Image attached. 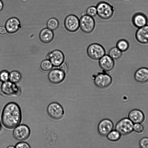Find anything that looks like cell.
I'll return each mask as SVG.
<instances>
[{
	"mask_svg": "<svg viewBox=\"0 0 148 148\" xmlns=\"http://www.w3.org/2000/svg\"><path fill=\"white\" fill-rule=\"evenodd\" d=\"M133 130L137 134H141L144 131L143 126L139 123H136L134 125Z\"/></svg>",
	"mask_w": 148,
	"mask_h": 148,
	"instance_id": "cell-29",
	"label": "cell"
},
{
	"mask_svg": "<svg viewBox=\"0 0 148 148\" xmlns=\"http://www.w3.org/2000/svg\"><path fill=\"white\" fill-rule=\"evenodd\" d=\"M22 76L20 73L16 71H14L9 73V80L12 82L16 84L21 80Z\"/></svg>",
	"mask_w": 148,
	"mask_h": 148,
	"instance_id": "cell-22",
	"label": "cell"
},
{
	"mask_svg": "<svg viewBox=\"0 0 148 148\" xmlns=\"http://www.w3.org/2000/svg\"><path fill=\"white\" fill-rule=\"evenodd\" d=\"M47 111L49 116L55 120H59L64 116V111L62 106L56 102H52L48 106Z\"/></svg>",
	"mask_w": 148,
	"mask_h": 148,
	"instance_id": "cell-5",
	"label": "cell"
},
{
	"mask_svg": "<svg viewBox=\"0 0 148 148\" xmlns=\"http://www.w3.org/2000/svg\"><path fill=\"white\" fill-rule=\"evenodd\" d=\"M3 4L2 1L0 0V12L3 9Z\"/></svg>",
	"mask_w": 148,
	"mask_h": 148,
	"instance_id": "cell-34",
	"label": "cell"
},
{
	"mask_svg": "<svg viewBox=\"0 0 148 148\" xmlns=\"http://www.w3.org/2000/svg\"><path fill=\"white\" fill-rule=\"evenodd\" d=\"M136 38L140 43L148 44V25L138 28L136 33Z\"/></svg>",
	"mask_w": 148,
	"mask_h": 148,
	"instance_id": "cell-16",
	"label": "cell"
},
{
	"mask_svg": "<svg viewBox=\"0 0 148 148\" xmlns=\"http://www.w3.org/2000/svg\"><path fill=\"white\" fill-rule=\"evenodd\" d=\"M21 27V23L17 18L13 17L9 18L6 22L5 27L9 33L16 32Z\"/></svg>",
	"mask_w": 148,
	"mask_h": 148,
	"instance_id": "cell-15",
	"label": "cell"
},
{
	"mask_svg": "<svg viewBox=\"0 0 148 148\" xmlns=\"http://www.w3.org/2000/svg\"><path fill=\"white\" fill-rule=\"evenodd\" d=\"M129 119L133 123H140L144 119V115L142 111L137 109L132 110L129 113Z\"/></svg>",
	"mask_w": 148,
	"mask_h": 148,
	"instance_id": "cell-20",
	"label": "cell"
},
{
	"mask_svg": "<svg viewBox=\"0 0 148 148\" xmlns=\"http://www.w3.org/2000/svg\"><path fill=\"white\" fill-rule=\"evenodd\" d=\"M134 77L135 80L140 83H145L148 82V68L142 67L138 69L135 72Z\"/></svg>",
	"mask_w": 148,
	"mask_h": 148,
	"instance_id": "cell-17",
	"label": "cell"
},
{
	"mask_svg": "<svg viewBox=\"0 0 148 148\" xmlns=\"http://www.w3.org/2000/svg\"><path fill=\"white\" fill-rule=\"evenodd\" d=\"M21 120V111L18 104L11 102L5 105L1 115V122L5 128L13 129L20 124Z\"/></svg>",
	"mask_w": 148,
	"mask_h": 148,
	"instance_id": "cell-1",
	"label": "cell"
},
{
	"mask_svg": "<svg viewBox=\"0 0 148 148\" xmlns=\"http://www.w3.org/2000/svg\"><path fill=\"white\" fill-rule=\"evenodd\" d=\"M86 14L89 16L93 17L97 15V11L96 6H91L86 10Z\"/></svg>",
	"mask_w": 148,
	"mask_h": 148,
	"instance_id": "cell-27",
	"label": "cell"
},
{
	"mask_svg": "<svg viewBox=\"0 0 148 148\" xmlns=\"http://www.w3.org/2000/svg\"><path fill=\"white\" fill-rule=\"evenodd\" d=\"M66 74L59 69L51 70L48 75V78L51 83L57 84L62 82L64 80Z\"/></svg>",
	"mask_w": 148,
	"mask_h": 148,
	"instance_id": "cell-14",
	"label": "cell"
},
{
	"mask_svg": "<svg viewBox=\"0 0 148 148\" xmlns=\"http://www.w3.org/2000/svg\"><path fill=\"white\" fill-rule=\"evenodd\" d=\"M96 6L97 15L101 19L108 20L112 17L114 13V8L110 3L101 1L98 2Z\"/></svg>",
	"mask_w": 148,
	"mask_h": 148,
	"instance_id": "cell-2",
	"label": "cell"
},
{
	"mask_svg": "<svg viewBox=\"0 0 148 148\" xmlns=\"http://www.w3.org/2000/svg\"><path fill=\"white\" fill-rule=\"evenodd\" d=\"M133 122L127 118H124L119 121L116 124L115 130L121 135H127L131 133L133 130Z\"/></svg>",
	"mask_w": 148,
	"mask_h": 148,
	"instance_id": "cell-9",
	"label": "cell"
},
{
	"mask_svg": "<svg viewBox=\"0 0 148 148\" xmlns=\"http://www.w3.org/2000/svg\"><path fill=\"white\" fill-rule=\"evenodd\" d=\"M140 147L142 148H148V138H144L140 141Z\"/></svg>",
	"mask_w": 148,
	"mask_h": 148,
	"instance_id": "cell-32",
	"label": "cell"
},
{
	"mask_svg": "<svg viewBox=\"0 0 148 148\" xmlns=\"http://www.w3.org/2000/svg\"><path fill=\"white\" fill-rule=\"evenodd\" d=\"M1 127V124L0 122V129Z\"/></svg>",
	"mask_w": 148,
	"mask_h": 148,
	"instance_id": "cell-36",
	"label": "cell"
},
{
	"mask_svg": "<svg viewBox=\"0 0 148 148\" xmlns=\"http://www.w3.org/2000/svg\"><path fill=\"white\" fill-rule=\"evenodd\" d=\"M8 32L5 27L0 26V35H6Z\"/></svg>",
	"mask_w": 148,
	"mask_h": 148,
	"instance_id": "cell-33",
	"label": "cell"
},
{
	"mask_svg": "<svg viewBox=\"0 0 148 148\" xmlns=\"http://www.w3.org/2000/svg\"><path fill=\"white\" fill-rule=\"evenodd\" d=\"M114 127L112 122L110 119H105L101 120L99 123L97 130L99 134L102 137L106 136Z\"/></svg>",
	"mask_w": 148,
	"mask_h": 148,
	"instance_id": "cell-12",
	"label": "cell"
},
{
	"mask_svg": "<svg viewBox=\"0 0 148 148\" xmlns=\"http://www.w3.org/2000/svg\"><path fill=\"white\" fill-rule=\"evenodd\" d=\"M46 58L50 61L53 66L57 67L64 62V56L61 51L55 50L48 53Z\"/></svg>",
	"mask_w": 148,
	"mask_h": 148,
	"instance_id": "cell-11",
	"label": "cell"
},
{
	"mask_svg": "<svg viewBox=\"0 0 148 148\" xmlns=\"http://www.w3.org/2000/svg\"><path fill=\"white\" fill-rule=\"evenodd\" d=\"M53 65L50 61L48 59L42 61L40 64L41 70L45 72L50 70L53 68Z\"/></svg>",
	"mask_w": 148,
	"mask_h": 148,
	"instance_id": "cell-26",
	"label": "cell"
},
{
	"mask_svg": "<svg viewBox=\"0 0 148 148\" xmlns=\"http://www.w3.org/2000/svg\"><path fill=\"white\" fill-rule=\"evenodd\" d=\"M94 82L97 88L104 89L108 87L111 84L112 79L111 76L107 73H99L92 76Z\"/></svg>",
	"mask_w": 148,
	"mask_h": 148,
	"instance_id": "cell-3",
	"label": "cell"
},
{
	"mask_svg": "<svg viewBox=\"0 0 148 148\" xmlns=\"http://www.w3.org/2000/svg\"><path fill=\"white\" fill-rule=\"evenodd\" d=\"M59 69L63 71L66 74H67L69 71V66L68 64L64 62L59 66Z\"/></svg>",
	"mask_w": 148,
	"mask_h": 148,
	"instance_id": "cell-31",
	"label": "cell"
},
{
	"mask_svg": "<svg viewBox=\"0 0 148 148\" xmlns=\"http://www.w3.org/2000/svg\"><path fill=\"white\" fill-rule=\"evenodd\" d=\"M79 20V27L83 32L89 34L93 31L95 26V21L93 17L84 14L81 16Z\"/></svg>",
	"mask_w": 148,
	"mask_h": 148,
	"instance_id": "cell-6",
	"label": "cell"
},
{
	"mask_svg": "<svg viewBox=\"0 0 148 148\" xmlns=\"http://www.w3.org/2000/svg\"><path fill=\"white\" fill-rule=\"evenodd\" d=\"M64 25L68 31L70 32H75L79 27V19L75 15H69L64 19Z\"/></svg>",
	"mask_w": 148,
	"mask_h": 148,
	"instance_id": "cell-10",
	"label": "cell"
},
{
	"mask_svg": "<svg viewBox=\"0 0 148 148\" xmlns=\"http://www.w3.org/2000/svg\"><path fill=\"white\" fill-rule=\"evenodd\" d=\"M54 34L52 30L48 28H45L40 32L39 37L40 40L45 43L51 42L54 38Z\"/></svg>",
	"mask_w": 148,
	"mask_h": 148,
	"instance_id": "cell-19",
	"label": "cell"
},
{
	"mask_svg": "<svg viewBox=\"0 0 148 148\" xmlns=\"http://www.w3.org/2000/svg\"><path fill=\"white\" fill-rule=\"evenodd\" d=\"M132 22L135 27L139 28L147 25L148 19L145 14L140 13H137L133 16Z\"/></svg>",
	"mask_w": 148,
	"mask_h": 148,
	"instance_id": "cell-18",
	"label": "cell"
},
{
	"mask_svg": "<svg viewBox=\"0 0 148 148\" xmlns=\"http://www.w3.org/2000/svg\"><path fill=\"white\" fill-rule=\"evenodd\" d=\"M99 65L105 72H110L114 69L115 63L114 60L109 55H105L99 60Z\"/></svg>",
	"mask_w": 148,
	"mask_h": 148,
	"instance_id": "cell-13",
	"label": "cell"
},
{
	"mask_svg": "<svg viewBox=\"0 0 148 148\" xmlns=\"http://www.w3.org/2000/svg\"><path fill=\"white\" fill-rule=\"evenodd\" d=\"M2 93L8 97H17L21 93V89L15 83L8 81L3 82L1 87Z\"/></svg>",
	"mask_w": 148,
	"mask_h": 148,
	"instance_id": "cell-4",
	"label": "cell"
},
{
	"mask_svg": "<svg viewBox=\"0 0 148 148\" xmlns=\"http://www.w3.org/2000/svg\"><path fill=\"white\" fill-rule=\"evenodd\" d=\"M121 134L116 130H112L106 136L108 139L110 141L115 142L120 138Z\"/></svg>",
	"mask_w": 148,
	"mask_h": 148,
	"instance_id": "cell-25",
	"label": "cell"
},
{
	"mask_svg": "<svg viewBox=\"0 0 148 148\" xmlns=\"http://www.w3.org/2000/svg\"><path fill=\"white\" fill-rule=\"evenodd\" d=\"M14 146L15 148H30L31 147L29 144L23 141L18 143Z\"/></svg>",
	"mask_w": 148,
	"mask_h": 148,
	"instance_id": "cell-30",
	"label": "cell"
},
{
	"mask_svg": "<svg viewBox=\"0 0 148 148\" xmlns=\"http://www.w3.org/2000/svg\"><path fill=\"white\" fill-rule=\"evenodd\" d=\"M129 45L126 40L122 39L119 40L117 42L116 47L122 52H124L128 49Z\"/></svg>",
	"mask_w": 148,
	"mask_h": 148,
	"instance_id": "cell-23",
	"label": "cell"
},
{
	"mask_svg": "<svg viewBox=\"0 0 148 148\" xmlns=\"http://www.w3.org/2000/svg\"><path fill=\"white\" fill-rule=\"evenodd\" d=\"M31 131L29 127L24 124H19L14 129L13 135L17 140L22 141L27 139L29 137Z\"/></svg>",
	"mask_w": 148,
	"mask_h": 148,
	"instance_id": "cell-8",
	"label": "cell"
},
{
	"mask_svg": "<svg viewBox=\"0 0 148 148\" xmlns=\"http://www.w3.org/2000/svg\"><path fill=\"white\" fill-rule=\"evenodd\" d=\"M9 73L6 70H3L0 72V81L3 82L8 81Z\"/></svg>",
	"mask_w": 148,
	"mask_h": 148,
	"instance_id": "cell-28",
	"label": "cell"
},
{
	"mask_svg": "<svg viewBox=\"0 0 148 148\" xmlns=\"http://www.w3.org/2000/svg\"><path fill=\"white\" fill-rule=\"evenodd\" d=\"M86 52L88 56L94 60H99L106 53L104 48L97 43H93L89 45L87 48Z\"/></svg>",
	"mask_w": 148,
	"mask_h": 148,
	"instance_id": "cell-7",
	"label": "cell"
},
{
	"mask_svg": "<svg viewBox=\"0 0 148 148\" xmlns=\"http://www.w3.org/2000/svg\"><path fill=\"white\" fill-rule=\"evenodd\" d=\"M8 148H14V146H10L7 147Z\"/></svg>",
	"mask_w": 148,
	"mask_h": 148,
	"instance_id": "cell-35",
	"label": "cell"
},
{
	"mask_svg": "<svg viewBox=\"0 0 148 148\" xmlns=\"http://www.w3.org/2000/svg\"><path fill=\"white\" fill-rule=\"evenodd\" d=\"M108 55L114 60H118L121 58L122 53L116 47H114L109 50Z\"/></svg>",
	"mask_w": 148,
	"mask_h": 148,
	"instance_id": "cell-21",
	"label": "cell"
},
{
	"mask_svg": "<svg viewBox=\"0 0 148 148\" xmlns=\"http://www.w3.org/2000/svg\"><path fill=\"white\" fill-rule=\"evenodd\" d=\"M59 25L58 21L56 18H54L49 19L47 23V28L52 31L57 29Z\"/></svg>",
	"mask_w": 148,
	"mask_h": 148,
	"instance_id": "cell-24",
	"label": "cell"
}]
</instances>
